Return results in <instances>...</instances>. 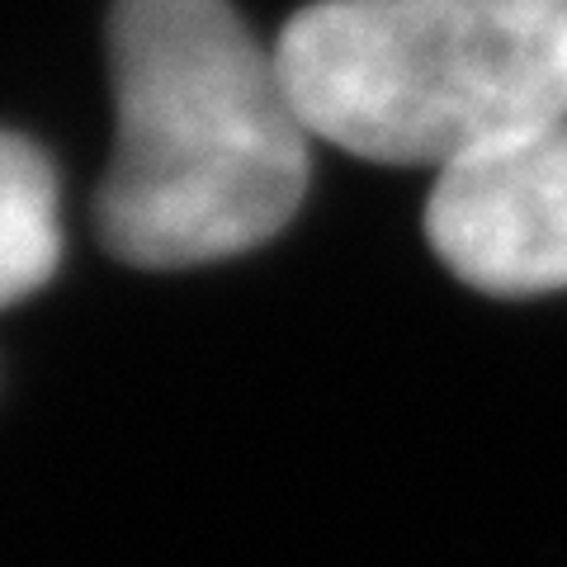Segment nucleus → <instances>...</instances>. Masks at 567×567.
Instances as JSON below:
<instances>
[{
	"instance_id": "obj_2",
	"label": "nucleus",
	"mask_w": 567,
	"mask_h": 567,
	"mask_svg": "<svg viewBox=\"0 0 567 567\" xmlns=\"http://www.w3.org/2000/svg\"><path fill=\"white\" fill-rule=\"evenodd\" d=\"M308 133L445 175L567 118V0H317L275 39Z\"/></svg>"
},
{
	"instance_id": "obj_4",
	"label": "nucleus",
	"mask_w": 567,
	"mask_h": 567,
	"mask_svg": "<svg viewBox=\"0 0 567 567\" xmlns=\"http://www.w3.org/2000/svg\"><path fill=\"white\" fill-rule=\"evenodd\" d=\"M58 260V175L33 142L0 133V308L48 284Z\"/></svg>"
},
{
	"instance_id": "obj_3",
	"label": "nucleus",
	"mask_w": 567,
	"mask_h": 567,
	"mask_svg": "<svg viewBox=\"0 0 567 567\" xmlns=\"http://www.w3.org/2000/svg\"><path fill=\"white\" fill-rule=\"evenodd\" d=\"M425 237L483 293L567 289V118L435 175Z\"/></svg>"
},
{
	"instance_id": "obj_1",
	"label": "nucleus",
	"mask_w": 567,
	"mask_h": 567,
	"mask_svg": "<svg viewBox=\"0 0 567 567\" xmlns=\"http://www.w3.org/2000/svg\"><path fill=\"white\" fill-rule=\"evenodd\" d=\"M110 62L118 137L95 223L118 260H227L293 218L312 133L227 0H114Z\"/></svg>"
}]
</instances>
